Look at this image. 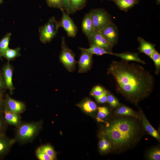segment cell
Wrapping results in <instances>:
<instances>
[{"mask_svg": "<svg viewBox=\"0 0 160 160\" xmlns=\"http://www.w3.org/2000/svg\"><path fill=\"white\" fill-rule=\"evenodd\" d=\"M107 73L114 78L117 91L135 105L148 97L153 90L154 77L138 64L123 60L113 61Z\"/></svg>", "mask_w": 160, "mask_h": 160, "instance_id": "1", "label": "cell"}, {"mask_svg": "<svg viewBox=\"0 0 160 160\" xmlns=\"http://www.w3.org/2000/svg\"><path fill=\"white\" fill-rule=\"evenodd\" d=\"M144 131L140 119L116 115L107 123L100 134L110 141L112 151L123 152L137 145Z\"/></svg>", "mask_w": 160, "mask_h": 160, "instance_id": "2", "label": "cell"}, {"mask_svg": "<svg viewBox=\"0 0 160 160\" xmlns=\"http://www.w3.org/2000/svg\"><path fill=\"white\" fill-rule=\"evenodd\" d=\"M42 127L41 120L31 122H22L17 127L14 138L20 144L32 142L38 136Z\"/></svg>", "mask_w": 160, "mask_h": 160, "instance_id": "3", "label": "cell"}, {"mask_svg": "<svg viewBox=\"0 0 160 160\" xmlns=\"http://www.w3.org/2000/svg\"><path fill=\"white\" fill-rule=\"evenodd\" d=\"M59 27V22L55 17H50L45 24L39 28L41 41L44 44L51 41L56 36Z\"/></svg>", "mask_w": 160, "mask_h": 160, "instance_id": "4", "label": "cell"}, {"mask_svg": "<svg viewBox=\"0 0 160 160\" xmlns=\"http://www.w3.org/2000/svg\"><path fill=\"white\" fill-rule=\"evenodd\" d=\"M89 13L95 31H100L107 25L112 22L111 15L104 9H92Z\"/></svg>", "mask_w": 160, "mask_h": 160, "instance_id": "5", "label": "cell"}, {"mask_svg": "<svg viewBox=\"0 0 160 160\" xmlns=\"http://www.w3.org/2000/svg\"><path fill=\"white\" fill-rule=\"evenodd\" d=\"M61 51L59 55V60L66 69L69 72H73L75 70L76 61L73 52L67 46L64 37L62 38Z\"/></svg>", "mask_w": 160, "mask_h": 160, "instance_id": "6", "label": "cell"}, {"mask_svg": "<svg viewBox=\"0 0 160 160\" xmlns=\"http://www.w3.org/2000/svg\"><path fill=\"white\" fill-rule=\"evenodd\" d=\"M4 109L20 115L25 111L26 106L23 102L15 99L7 94L4 97Z\"/></svg>", "mask_w": 160, "mask_h": 160, "instance_id": "7", "label": "cell"}, {"mask_svg": "<svg viewBox=\"0 0 160 160\" xmlns=\"http://www.w3.org/2000/svg\"><path fill=\"white\" fill-rule=\"evenodd\" d=\"M107 41L113 47L118 43L119 32L118 28L112 22L100 31Z\"/></svg>", "mask_w": 160, "mask_h": 160, "instance_id": "8", "label": "cell"}, {"mask_svg": "<svg viewBox=\"0 0 160 160\" xmlns=\"http://www.w3.org/2000/svg\"><path fill=\"white\" fill-rule=\"evenodd\" d=\"M62 17L59 25L62 27L67 33L68 36L70 37H75L77 32L78 29L72 19L64 10L61 11Z\"/></svg>", "mask_w": 160, "mask_h": 160, "instance_id": "9", "label": "cell"}, {"mask_svg": "<svg viewBox=\"0 0 160 160\" xmlns=\"http://www.w3.org/2000/svg\"><path fill=\"white\" fill-rule=\"evenodd\" d=\"M89 45L101 47L107 51L112 52L113 46L105 39L100 31H95L88 38Z\"/></svg>", "mask_w": 160, "mask_h": 160, "instance_id": "10", "label": "cell"}, {"mask_svg": "<svg viewBox=\"0 0 160 160\" xmlns=\"http://www.w3.org/2000/svg\"><path fill=\"white\" fill-rule=\"evenodd\" d=\"M79 49L81 51V53L78 61L79 73H85L91 68L93 54L86 51L80 47Z\"/></svg>", "mask_w": 160, "mask_h": 160, "instance_id": "11", "label": "cell"}, {"mask_svg": "<svg viewBox=\"0 0 160 160\" xmlns=\"http://www.w3.org/2000/svg\"><path fill=\"white\" fill-rule=\"evenodd\" d=\"M2 71L7 89L9 90L10 93L12 94L15 88L12 81L14 68L9 61H8L3 66Z\"/></svg>", "mask_w": 160, "mask_h": 160, "instance_id": "12", "label": "cell"}, {"mask_svg": "<svg viewBox=\"0 0 160 160\" xmlns=\"http://www.w3.org/2000/svg\"><path fill=\"white\" fill-rule=\"evenodd\" d=\"M15 143L16 141L14 138L8 137L5 133L0 134V159L8 154Z\"/></svg>", "mask_w": 160, "mask_h": 160, "instance_id": "13", "label": "cell"}, {"mask_svg": "<svg viewBox=\"0 0 160 160\" xmlns=\"http://www.w3.org/2000/svg\"><path fill=\"white\" fill-rule=\"evenodd\" d=\"M139 114L141 123L145 131L160 142V136L159 132L151 124L141 110L140 111Z\"/></svg>", "mask_w": 160, "mask_h": 160, "instance_id": "14", "label": "cell"}, {"mask_svg": "<svg viewBox=\"0 0 160 160\" xmlns=\"http://www.w3.org/2000/svg\"><path fill=\"white\" fill-rule=\"evenodd\" d=\"M81 28L83 33L88 38L95 31L89 13L84 16L82 22Z\"/></svg>", "mask_w": 160, "mask_h": 160, "instance_id": "15", "label": "cell"}, {"mask_svg": "<svg viewBox=\"0 0 160 160\" xmlns=\"http://www.w3.org/2000/svg\"><path fill=\"white\" fill-rule=\"evenodd\" d=\"M138 40L140 44L138 48L139 52L144 53L151 58L153 52L156 49L155 45L146 41L141 37L138 38Z\"/></svg>", "mask_w": 160, "mask_h": 160, "instance_id": "16", "label": "cell"}, {"mask_svg": "<svg viewBox=\"0 0 160 160\" xmlns=\"http://www.w3.org/2000/svg\"><path fill=\"white\" fill-rule=\"evenodd\" d=\"M4 119L8 125L17 127L22 122L21 117L20 114L9 111L5 109L3 111Z\"/></svg>", "mask_w": 160, "mask_h": 160, "instance_id": "17", "label": "cell"}, {"mask_svg": "<svg viewBox=\"0 0 160 160\" xmlns=\"http://www.w3.org/2000/svg\"><path fill=\"white\" fill-rule=\"evenodd\" d=\"M114 113L117 115L131 116L140 119L139 113L124 105H119L115 111Z\"/></svg>", "mask_w": 160, "mask_h": 160, "instance_id": "18", "label": "cell"}, {"mask_svg": "<svg viewBox=\"0 0 160 160\" xmlns=\"http://www.w3.org/2000/svg\"><path fill=\"white\" fill-rule=\"evenodd\" d=\"M113 55L127 61H134L144 64H145V61L141 59L138 54L136 53L126 52L120 53H113Z\"/></svg>", "mask_w": 160, "mask_h": 160, "instance_id": "19", "label": "cell"}, {"mask_svg": "<svg viewBox=\"0 0 160 160\" xmlns=\"http://www.w3.org/2000/svg\"><path fill=\"white\" fill-rule=\"evenodd\" d=\"M78 105L84 111L88 113L95 111L97 108L95 103L89 99H85Z\"/></svg>", "mask_w": 160, "mask_h": 160, "instance_id": "20", "label": "cell"}, {"mask_svg": "<svg viewBox=\"0 0 160 160\" xmlns=\"http://www.w3.org/2000/svg\"><path fill=\"white\" fill-rule=\"evenodd\" d=\"M116 4L121 10L127 11L137 3L138 0H113Z\"/></svg>", "mask_w": 160, "mask_h": 160, "instance_id": "21", "label": "cell"}, {"mask_svg": "<svg viewBox=\"0 0 160 160\" xmlns=\"http://www.w3.org/2000/svg\"><path fill=\"white\" fill-rule=\"evenodd\" d=\"M99 147L100 152L103 153L112 151V147L110 141L105 137L101 136L99 143Z\"/></svg>", "mask_w": 160, "mask_h": 160, "instance_id": "22", "label": "cell"}, {"mask_svg": "<svg viewBox=\"0 0 160 160\" xmlns=\"http://www.w3.org/2000/svg\"><path fill=\"white\" fill-rule=\"evenodd\" d=\"M20 49V48L19 47L13 49L9 48L4 53L2 57L8 61L14 60L21 56Z\"/></svg>", "mask_w": 160, "mask_h": 160, "instance_id": "23", "label": "cell"}, {"mask_svg": "<svg viewBox=\"0 0 160 160\" xmlns=\"http://www.w3.org/2000/svg\"><path fill=\"white\" fill-rule=\"evenodd\" d=\"M80 48L89 53L98 55H101L105 54L113 55V52H108L101 47L95 45L90 46V47L88 48Z\"/></svg>", "mask_w": 160, "mask_h": 160, "instance_id": "24", "label": "cell"}, {"mask_svg": "<svg viewBox=\"0 0 160 160\" xmlns=\"http://www.w3.org/2000/svg\"><path fill=\"white\" fill-rule=\"evenodd\" d=\"M11 35L10 33H7L0 40V58H1L4 53L9 48Z\"/></svg>", "mask_w": 160, "mask_h": 160, "instance_id": "25", "label": "cell"}, {"mask_svg": "<svg viewBox=\"0 0 160 160\" xmlns=\"http://www.w3.org/2000/svg\"><path fill=\"white\" fill-rule=\"evenodd\" d=\"M71 9L73 13L83 9L85 6L87 0H68Z\"/></svg>", "mask_w": 160, "mask_h": 160, "instance_id": "26", "label": "cell"}, {"mask_svg": "<svg viewBox=\"0 0 160 160\" xmlns=\"http://www.w3.org/2000/svg\"><path fill=\"white\" fill-rule=\"evenodd\" d=\"M37 149L49 156L52 160L55 159L56 158V153L53 147L49 144L42 145Z\"/></svg>", "mask_w": 160, "mask_h": 160, "instance_id": "27", "label": "cell"}, {"mask_svg": "<svg viewBox=\"0 0 160 160\" xmlns=\"http://www.w3.org/2000/svg\"><path fill=\"white\" fill-rule=\"evenodd\" d=\"M151 58L155 64L156 68L155 73L156 74H158L160 71V54L156 49L153 52Z\"/></svg>", "mask_w": 160, "mask_h": 160, "instance_id": "28", "label": "cell"}, {"mask_svg": "<svg viewBox=\"0 0 160 160\" xmlns=\"http://www.w3.org/2000/svg\"><path fill=\"white\" fill-rule=\"evenodd\" d=\"M147 157L149 160H160V148L159 147H155L151 150L148 152Z\"/></svg>", "mask_w": 160, "mask_h": 160, "instance_id": "29", "label": "cell"}, {"mask_svg": "<svg viewBox=\"0 0 160 160\" xmlns=\"http://www.w3.org/2000/svg\"><path fill=\"white\" fill-rule=\"evenodd\" d=\"M46 1L49 7L59 9L61 11L64 10L62 0H46Z\"/></svg>", "mask_w": 160, "mask_h": 160, "instance_id": "30", "label": "cell"}, {"mask_svg": "<svg viewBox=\"0 0 160 160\" xmlns=\"http://www.w3.org/2000/svg\"><path fill=\"white\" fill-rule=\"evenodd\" d=\"M97 118L99 119H103L106 117L109 114L108 109L105 107H100L97 108Z\"/></svg>", "mask_w": 160, "mask_h": 160, "instance_id": "31", "label": "cell"}, {"mask_svg": "<svg viewBox=\"0 0 160 160\" xmlns=\"http://www.w3.org/2000/svg\"><path fill=\"white\" fill-rule=\"evenodd\" d=\"M105 90L102 87L97 85L92 89L90 95L95 98L101 95Z\"/></svg>", "mask_w": 160, "mask_h": 160, "instance_id": "32", "label": "cell"}, {"mask_svg": "<svg viewBox=\"0 0 160 160\" xmlns=\"http://www.w3.org/2000/svg\"><path fill=\"white\" fill-rule=\"evenodd\" d=\"M108 102L111 106L113 108H116L119 105V103L116 98L109 92L107 91Z\"/></svg>", "mask_w": 160, "mask_h": 160, "instance_id": "33", "label": "cell"}, {"mask_svg": "<svg viewBox=\"0 0 160 160\" xmlns=\"http://www.w3.org/2000/svg\"><path fill=\"white\" fill-rule=\"evenodd\" d=\"M8 125L3 113H0V134L5 133Z\"/></svg>", "mask_w": 160, "mask_h": 160, "instance_id": "34", "label": "cell"}, {"mask_svg": "<svg viewBox=\"0 0 160 160\" xmlns=\"http://www.w3.org/2000/svg\"><path fill=\"white\" fill-rule=\"evenodd\" d=\"M95 99L97 102L99 103H104L107 102V90H105L101 95Z\"/></svg>", "mask_w": 160, "mask_h": 160, "instance_id": "35", "label": "cell"}, {"mask_svg": "<svg viewBox=\"0 0 160 160\" xmlns=\"http://www.w3.org/2000/svg\"><path fill=\"white\" fill-rule=\"evenodd\" d=\"M5 90L0 91V113H3L4 109V92Z\"/></svg>", "mask_w": 160, "mask_h": 160, "instance_id": "36", "label": "cell"}, {"mask_svg": "<svg viewBox=\"0 0 160 160\" xmlns=\"http://www.w3.org/2000/svg\"><path fill=\"white\" fill-rule=\"evenodd\" d=\"M63 7L66 13L68 15L73 13L70 7L68 0H62Z\"/></svg>", "mask_w": 160, "mask_h": 160, "instance_id": "37", "label": "cell"}, {"mask_svg": "<svg viewBox=\"0 0 160 160\" xmlns=\"http://www.w3.org/2000/svg\"><path fill=\"white\" fill-rule=\"evenodd\" d=\"M7 89L4 79L2 70H0V91L5 90Z\"/></svg>", "mask_w": 160, "mask_h": 160, "instance_id": "38", "label": "cell"}, {"mask_svg": "<svg viewBox=\"0 0 160 160\" xmlns=\"http://www.w3.org/2000/svg\"><path fill=\"white\" fill-rule=\"evenodd\" d=\"M157 2V3L159 4L160 3V0H156Z\"/></svg>", "mask_w": 160, "mask_h": 160, "instance_id": "39", "label": "cell"}, {"mask_svg": "<svg viewBox=\"0 0 160 160\" xmlns=\"http://www.w3.org/2000/svg\"><path fill=\"white\" fill-rule=\"evenodd\" d=\"M3 0H0V4L3 2Z\"/></svg>", "mask_w": 160, "mask_h": 160, "instance_id": "40", "label": "cell"}, {"mask_svg": "<svg viewBox=\"0 0 160 160\" xmlns=\"http://www.w3.org/2000/svg\"></svg>", "mask_w": 160, "mask_h": 160, "instance_id": "41", "label": "cell"}]
</instances>
